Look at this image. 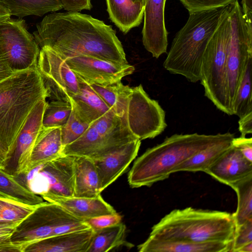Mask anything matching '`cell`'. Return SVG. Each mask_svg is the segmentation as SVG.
I'll list each match as a JSON object with an SVG mask.
<instances>
[{
	"mask_svg": "<svg viewBox=\"0 0 252 252\" xmlns=\"http://www.w3.org/2000/svg\"><path fill=\"white\" fill-rule=\"evenodd\" d=\"M11 158L9 151L0 141V168L5 170Z\"/></svg>",
	"mask_w": 252,
	"mask_h": 252,
	"instance_id": "obj_43",
	"label": "cell"
},
{
	"mask_svg": "<svg viewBox=\"0 0 252 252\" xmlns=\"http://www.w3.org/2000/svg\"><path fill=\"white\" fill-rule=\"evenodd\" d=\"M47 101L39 100L27 118L17 136L12 158L15 160L16 175H27L30 172V161L36 139L42 127L44 111Z\"/></svg>",
	"mask_w": 252,
	"mask_h": 252,
	"instance_id": "obj_16",
	"label": "cell"
},
{
	"mask_svg": "<svg viewBox=\"0 0 252 252\" xmlns=\"http://www.w3.org/2000/svg\"><path fill=\"white\" fill-rule=\"evenodd\" d=\"M0 193L30 205H38L44 202L42 197L18 181L15 176L1 168Z\"/></svg>",
	"mask_w": 252,
	"mask_h": 252,
	"instance_id": "obj_30",
	"label": "cell"
},
{
	"mask_svg": "<svg viewBox=\"0 0 252 252\" xmlns=\"http://www.w3.org/2000/svg\"><path fill=\"white\" fill-rule=\"evenodd\" d=\"M236 224L227 212L187 207L175 209L152 228L149 237L194 242L232 243Z\"/></svg>",
	"mask_w": 252,
	"mask_h": 252,
	"instance_id": "obj_5",
	"label": "cell"
},
{
	"mask_svg": "<svg viewBox=\"0 0 252 252\" xmlns=\"http://www.w3.org/2000/svg\"><path fill=\"white\" fill-rule=\"evenodd\" d=\"M252 72L251 59L245 68L233 106L234 115L239 118L252 112Z\"/></svg>",
	"mask_w": 252,
	"mask_h": 252,
	"instance_id": "obj_33",
	"label": "cell"
},
{
	"mask_svg": "<svg viewBox=\"0 0 252 252\" xmlns=\"http://www.w3.org/2000/svg\"><path fill=\"white\" fill-rule=\"evenodd\" d=\"M47 94L37 66L0 82V141L12 157L18 134L36 104Z\"/></svg>",
	"mask_w": 252,
	"mask_h": 252,
	"instance_id": "obj_4",
	"label": "cell"
},
{
	"mask_svg": "<svg viewBox=\"0 0 252 252\" xmlns=\"http://www.w3.org/2000/svg\"><path fill=\"white\" fill-rule=\"evenodd\" d=\"M94 233L90 227L52 236L29 245L24 252H87Z\"/></svg>",
	"mask_w": 252,
	"mask_h": 252,
	"instance_id": "obj_19",
	"label": "cell"
},
{
	"mask_svg": "<svg viewBox=\"0 0 252 252\" xmlns=\"http://www.w3.org/2000/svg\"><path fill=\"white\" fill-rule=\"evenodd\" d=\"M234 135L230 133L224 139L200 150L177 167L179 171L205 172L206 170L232 146Z\"/></svg>",
	"mask_w": 252,
	"mask_h": 252,
	"instance_id": "obj_26",
	"label": "cell"
},
{
	"mask_svg": "<svg viewBox=\"0 0 252 252\" xmlns=\"http://www.w3.org/2000/svg\"><path fill=\"white\" fill-rule=\"evenodd\" d=\"M241 6L245 14H252V0H242Z\"/></svg>",
	"mask_w": 252,
	"mask_h": 252,
	"instance_id": "obj_46",
	"label": "cell"
},
{
	"mask_svg": "<svg viewBox=\"0 0 252 252\" xmlns=\"http://www.w3.org/2000/svg\"><path fill=\"white\" fill-rule=\"evenodd\" d=\"M74 196L94 197L100 194L99 178L94 161L74 156Z\"/></svg>",
	"mask_w": 252,
	"mask_h": 252,
	"instance_id": "obj_24",
	"label": "cell"
},
{
	"mask_svg": "<svg viewBox=\"0 0 252 252\" xmlns=\"http://www.w3.org/2000/svg\"><path fill=\"white\" fill-rule=\"evenodd\" d=\"M166 0H146L144 10L142 42L153 57L167 53V35L164 21Z\"/></svg>",
	"mask_w": 252,
	"mask_h": 252,
	"instance_id": "obj_15",
	"label": "cell"
},
{
	"mask_svg": "<svg viewBox=\"0 0 252 252\" xmlns=\"http://www.w3.org/2000/svg\"><path fill=\"white\" fill-rule=\"evenodd\" d=\"M33 35L41 48L48 46L64 59L85 56L127 63L112 26L79 12H53L36 24Z\"/></svg>",
	"mask_w": 252,
	"mask_h": 252,
	"instance_id": "obj_1",
	"label": "cell"
},
{
	"mask_svg": "<svg viewBox=\"0 0 252 252\" xmlns=\"http://www.w3.org/2000/svg\"><path fill=\"white\" fill-rule=\"evenodd\" d=\"M230 36L226 55L228 106L231 115L245 68L252 59V14L244 13L238 0L231 4Z\"/></svg>",
	"mask_w": 252,
	"mask_h": 252,
	"instance_id": "obj_9",
	"label": "cell"
},
{
	"mask_svg": "<svg viewBox=\"0 0 252 252\" xmlns=\"http://www.w3.org/2000/svg\"><path fill=\"white\" fill-rule=\"evenodd\" d=\"M90 227L59 205L44 201L17 225L11 240L24 252L29 245L42 239Z\"/></svg>",
	"mask_w": 252,
	"mask_h": 252,
	"instance_id": "obj_7",
	"label": "cell"
},
{
	"mask_svg": "<svg viewBox=\"0 0 252 252\" xmlns=\"http://www.w3.org/2000/svg\"><path fill=\"white\" fill-rule=\"evenodd\" d=\"M18 224L0 223V252H20L11 240V236Z\"/></svg>",
	"mask_w": 252,
	"mask_h": 252,
	"instance_id": "obj_38",
	"label": "cell"
},
{
	"mask_svg": "<svg viewBox=\"0 0 252 252\" xmlns=\"http://www.w3.org/2000/svg\"><path fill=\"white\" fill-rule=\"evenodd\" d=\"M229 133L175 134L166 137L135 160L128 173L129 185L132 188L150 187L168 178L177 167L192 155Z\"/></svg>",
	"mask_w": 252,
	"mask_h": 252,
	"instance_id": "obj_2",
	"label": "cell"
},
{
	"mask_svg": "<svg viewBox=\"0 0 252 252\" xmlns=\"http://www.w3.org/2000/svg\"><path fill=\"white\" fill-rule=\"evenodd\" d=\"M72 110L70 102L51 100L47 102L42 119L44 127H61L68 120Z\"/></svg>",
	"mask_w": 252,
	"mask_h": 252,
	"instance_id": "obj_34",
	"label": "cell"
},
{
	"mask_svg": "<svg viewBox=\"0 0 252 252\" xmlns=\"http://www.w3.org/2000/svg\"><path fill=\"white\" fill-rule=\"evenodd\" d=\"M61 127L42 126L33 146L30 161V172L63 155Z\"/></svg>",
	"mask_w": 252,
	"mask_h": 252,
	"instance_id": "obj_23",
	"label": "cell"
},
{
	"mask_svg": "<svg viewBox=\"0 0 252 252\" xmlns=\"http://www.w3.org/2000/svg\"><path fill=\"white\" fill-rule=\"evenodd\" d=\"M140 145L141 140L136 139L103 158L93 160L101 192L127 170L137 156Z\"/></svg>",
	"mask_w": 252,
	"mask_h": 252,
	"instance_id": "obj_17",
	"label": "cell"
},
{
	"mask_svg": "<svg viewBox=\"0 0 252 252\" xmlns=\"http://www.w3.org/2000/svg\"><path fill=\"white\" fill-rule=\"evenodd\" d=\"M137 139L129 130L126 120L111 110L90 124L84 133L63 147L62 154L97 159Z\"/></svg>",
	"mask_w": 252,
	"mask_h": 252,
	"instance_id": "obj_6",
	"label": "cell"
},
{
	"mask_svg": "<svg viewBox=\"0 0 252 252\" xmlns=\"http://www.w3.org/2000/svg\"><path fill=\"white\" fill-rule=\"evenodd\" d=\"M232 145L237 148L243 156L252 162V138L240 136L232 140Z\"/></svg>",
	"mask_w": 252,
	"mask_h": 252,
	"instance_id": "obj_40",
	"label": "cell"
},
{
	"mask_svg": "<svg viewBox=\"0 0 252 252\" xmlns=\"http://www.w3.org/2000/svg\"><path fill=\"white\" fill-rule=\"evenodd\" d=\"M74 156H61L32 170L26 176V187L36 194L43 197L74 196Z\"/></svg>",
	"mask_w": 252,
	"mask_h": 252,
	"instance_id": "obj_11",
	"label": "cell"
},
{
	"mask_svg": "<svg viewBox=\"0 0 252 252\" xmlns=\"http://www.w3.org/2000/svg\"><path fill=\"white\" fill-rule=\"evenodd\" d=\"M132 88L126 113L127 126L141 141L154 138L167 126L165 113L158 101L150 97L141 84Z\"/></svg>",
	"mask_w": 252,
	"mask_h": 252,
	"instance_id": "obj_12",
	"label": "cell"
},
{
	"mask_svg": "<svg viewBox=\"0 0 252 252\" xmlns=\"http://www.w3.org/2000/svg\"><path fill=\"white\" fill-rule=\"evenodd\" d=\"M39 205L28 204L0 193V223L19 224Z\"/></svg>",
	"mask_w": 252,
	"mask_h": 252,
	"instance_id": "obj_32",
	"label": "cell"
},
{
	"mask_svg": "<svg viewBox=\"0 0 252 252\" xmlns=\"http://www.w3.org/2000/svg\"><path fill=\"white\" fill-rule=\"evenodd\" d=\"M109 18L124 33L139 26L144 17V6L131 0H106Z\"/></svg>",
	"mask_w": 252,
	"mask_h": 252,
	"instance_id": "obj_25",
	"label": "cell"
},
{
	"mask_svg": "<svg viewBox=\"0 0 252 252\" xmlns=\"http://www.w3.org/2000/svg\"><path fill=\"white\" fill-rule=\"evenodd\" d=\"M78 93L71 98L72 108L80 119L90 124L111 109L92 89L80 77Z\"/></svg>",
	"mask_w": 252,
	"mask_h": 252,
	"instance_id": "obj_22",
	"label": "cell"
},
{
	"mask_svg": "<svg viewBox=\"0 0 252 252\" xmlns=\"http://www.w3.org/2000/svg\"><path fill=\"white\" fill-rule=\"evenodd\" d=\"M42 198L59 205L73 216L84 221L99 216L116 213L101 194L94 197L47 195Z\"/></svg>",
	"mask_w": 252,
	"mask_h": 252,
	"instance_id": "obj_20",
	"label": "cell"
},
{
	"mask_svg": "<svg viewBox=\"0 0 252 252\" xmlns=\"http://www.w3.org/2000/svg\"><path fill=\"white\" fill-rule=\"evenodd\" d=\"M145 0H131L133 3L141 4L143 6L145 5Z\"/></svg>",
	"mask_w": 252,
	"mask_h": 252,
	"instance_id": "obj_48",
	"label": "cell"
},
{
	"mask_svg": "<svg viewBox=\"0 0 252 252\" xmlns=\"http://www.w3.org/2000/svg\"><path fill=\"white\" fill-rule=\"evenodd\" d=\"M122 217L117 212L95 217L85 220L94 230L117 224L121 222Z\"/></svg>",
	"mask_w": 252,
	"mask_h": 252,
	"instance_id": "obj_39",
	"label": "cell"
},
{
	"mask_svg": "<svg viewBox=\"0 0 252 252\" xmlns=\"http://www.w3.org/2000/svg\"><path fill=\"white\" fill-rule=\"evenodd\" d=\"M63 8L66 11L79 12L90 10L92 5L91 0H60Z\"/></svg>",
	"mask_w": 252,
	"mask_h": 252,
	"instance_id": "obj_41",
	"label": "cell"
},
{
	"mask_svg": "<svg viewBox=\"0 0 252 252\" xmlns=\"http://www.w3.org/2000/svg\"><path fill=\"white\" fill-rule=\"evenodd\" d=\"M252 242V219L236 226L231 252H237L243 246Z\"/></svg>",
	"mask_w": 252,
	"mask_h": 252,
	"instance_id": "obj_37",
	"label": "cell"
},
{
	"mask_svg": "<svg viewBox=\"0 0 252 252\" xmlns=\"http://www.w3.org/2000/svg\"><path fill=\"white\" fill-rule=\"evenodd\" d=\"M40 50L25 20L10 18L0 23V53L13 72L37 67Z\"/></svg>",
	"mask_w": 252,
	"mask_h": 252,
	"instance_id": "obj_10",
	"label": "cell"
},
{
	"mask_svg": "<svg viewBox=\"0 0 252 252\" xmlns=\"http://www.w3.org/2000/svg\"><path fill=\"white\" fill-rule=\"evenodd\" d=\"M189 13L231 4L238 0H179Z\"/></svg>",
	"mask_w": 252,
	"mask_h": 252,
	"instance_id": "obj_36",
	"label": "cell"
},
{
	"mask_svg": "<svg viewBox=\"0 0 252 252\" xmlns=\"http://www.w3.org/2000/svg\"><path fill=\"white\" fill-rule=\"evenodd\" d=\"M230 187L237 195V208L236 212L232 214L237 226L252 219V175Z\"/></svg>",
	"mask_w": 252,
	"mask_h": 252,
	"instance_id": "obj_31",
	"label": "cell"
},
{
	"mask_svg": "<svg viewBox=\"0 0 252 252\" xmlns=\"http://www.w3.org/2000/svg\"><path fill=\"white\" fill-rule=\"evenodd\" d=\"M11 15L19 18L30 15L42 16L63 8L60 0H0Z\"/></svg>",
	"mask_w": 252,
	"mask_h": 252,
	"instance_id": "obj_29",
	"label": "cell"
},
{
	"mask_svg": "<svg viewBox=\"0 0 252 252\" xmlns=\"http://www.w3.org/2000/svg\"><path fill=\"white\" fill-rule=\"evenodd\" d=\"M11 16L8 8L0 0V23L9 19Z\"/></svg>",
	"mask_w": 252,
	"mask_h": 252,
	"instance_id": "obj_45",
	"label": "cell"
},
{
	"mask_svg": "<svg viewBox=\"0 0 252 252\" xmlns=\"http://www.w3.org/2000/svg\"><path fill=\"white\" fill-rule=\"evenodd\" d=\"M229 186L252 175V162L246 158L233 145L205 172Z\"/></svg>",
	"mask_w": 252,
	"mask_h": 252,
	"instance_id": "obj_18",
	"label": "cell"
},
{
	"mask_svg": "<svg viewBox=\"0 0 252 252\" xmlns=\"http://www.w3.org/2000/svg\"><path fill=\"white\" fill-rule=\"evenodd\" d=\"M90 85L116 115L126 120L131 87L124 85L121 81L107 85L94 84Z\"/></svg>",
	"mask_w": 252,
	"mask_h": 252,
	"instance_id": "obj_27",
	"label": "cell"
},
{
	"mask_svg": "<svg viewBox=\"0 0 252 252\" xmlns=\"http://www.w3.org/2000/svg\"><path fill=\"white\" fill-rule=\"evenodd\" d=\"M13 73V71L0 53V82L10 76Z\"/></svg>",
	"mask_w": 252,
	"mask_h": 252,
	"instance_id": "obj_44",
	"label": "cell"
},
{
	"mask_svg": "<svg viewBox=\"0 0 252 252\" xmlns=\"http://www.w3.org/2000/svg\"><path fill=\"white\" fill-rule=\"evenodd\" d=\"M65 61L76 75L89 84L107 85L121 81L135 70L128 63H119L85 56L69 57Z\"/></svg>",
	"mask_w": 252,
	"mask_h": 252,
	"instance_id": "obj_14",
	"label": "cell"
},
{
	"mask_svg": "<svg viewBox=\"0 0 252 252\" xmlns=\"http://www.w3.org/2000/svg\"><path fill=\"white\" fill-rule=\"evenodd\" d=\"M237 252H252V242L245 245Z\"/></svg>",
	"mask_w": 252,
	"mask_h": 252,
	"instance_id": "obj_47",
	"label": "cell"
},
{
	"mask_svg": "<svg viewBox=\"0 0 252 252\" xmlns=\"http://www.w3.org/2000/svg\"><path fill=\"white\" fill-rule=\"evenodd\" d=\"M230 8V4L189 13L186 23L172 41L163 64L164 68L191 82L200 81L207 46Z\"/></svg>",
	"mask_w": 252,
	"mask_h": 252,
	"instance_id": "obj_3",
	"label": "cell"
},
{
	"mask_svg": "<svg viewBox=\"0 0 252 252\" xmlns=\"http://www.w3.org/2000/svg\"><path fill=\"white\" fill-rule=\"evenodd\" d=\"M126 226L122 222L94 230L87 252H107L122 245H132L126 242Z\"/></svg>",
	"mask_w": 252,
	"mask_h": 252,
	"instance_id": "obj_28",
	"label": "cell"
},
{
	"mask_svg": "<svg viewBox=\"0 0 252 252\" xmlns=\"http://www.w3.org/2000/svg\"><path fill=\"white\" fill-rule=\"evenodd\" d=\"M90 124L82 120L72 108L66 122L61 127L63 146L78 139L86 130Z\"/></svg>",
	"mask_w": 252,
	"mask_h": 252,
	"instance_id": "obj_35",
	"label": "cell"
},
{
	"mask_svg": "<svg viewBox=\"0 0 252 252\" xmlns=\"http://www.w3.org/2000/svg\"><path fill=\"white\" fill-rule=\"evenodd\" d=\"M230 9L207 46L200 80L205 96L219 110L228 115H231L228 106L226 74V55L230 36Z\"/></svg>",
	"mask_w": 252,
	"mask_h": 252,
	"instance_id": "obj_8",
	"label": "cell"
},
{
	"mask_svg": "<svg viewBox=\"0 0 252 252\" xmlns=\"http://www.w3.org/2000/svg\"><path fill=\"white\" fill-rule=\"evenodd\" d=\"M37 68L42 78L47 97L71 102L79 89L78 76L65 59L48 46L40 48Z\"/></svg>",
	"mask_w": 252,
	"mask_h": 252,
	"instance_id": "obj_13",
	"label": "cell"
},
{
	"mask_svg": "<svg viewBox=\"0 0 252 252\" xmlns=\"http://www.w3.org/2000/svg\"><path fill=\"white\" fill-rule=\"evenodd\" d=\"M232 243L194 242L150 237L137 246L139 252H231Z\"/></svg>",
	"mask_w": 252,
	"mask_h": 252,
	"instance_id": "obj_21",
	"label": "cell"
},
{
	"mask_svg": "<svg viewBox=\"0 0 252 252\" xmlns=\"http://www.w3.org/2000/svg\"><path fill=\"white\" fill-rule=\"evenodd\" d=\"M238 124L241 136L246 137L247 134H251L252 133V112L240 118Z\"/></svg>",
	"mask_w": 252,
	"mask_h": 252,
	"instance_id": "obj_42",
	"label": "cell"
}]
</instances>
